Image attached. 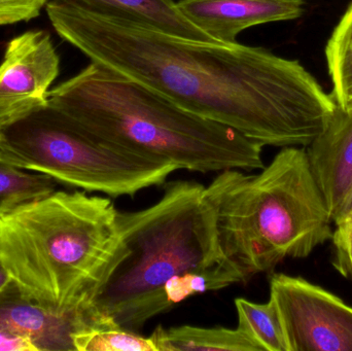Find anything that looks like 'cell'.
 <instances>
[{"instance_id":"6da1fadb","label":"cell","mask_w":352,"mask_h":351,"mask_svg":"<svg viewBox=\"0 0 352 351\" xmlns=\"http://www.w3.org/2000/svg\"><path fill=\"white\" fill-rule=\"evenodd\" d=\"M45 12L91 62L263 146L307 148L338 107L299 61L265 47L175 36L72 0H50Z\"/></svg>"},{"instance_id":"7a4b0ae2","label":"cell","mask_w":352,"mask_h":351,"mask_svg":"<svg viewBox=\"0 0 352 351\" xmlns=\"http://www.w3.org/2000/svg\"><path fill=\"white\" fill-rule=\"evenodd\" d=\"M49 106L89 133L194 172L264 168L263 148L138 80L91 62L50 91Z\"/></svg>"},{"instance_id":"3957f363","label":"cell","mask_w":352,"mask_h":351,"mask_svg":"<svg viewBox=\"0 0 352 351\" xmlns=\"http://www.w3.org/2000/svg\"><path fill=\"white\" fill-rule=\"evenodd\" d=\"M111 200L85 192L51 195L0 216V260L23 296L54 313L90 308L123 256Z\"/></svg>"},{"instance_id":"277c9868","label":"cell","mask_w":352,"mask_h":351,"mask_svg":"<svg viewBox=\"0 0 352 351\" xmlns=\"http://www.w3.org/2000/svg\"><path fill=\"white\" fill-rule=\"evenodd\" d=\"M123 256L91 300L107 327L140 333L173 308L165 286L173 278L231 264L217 239L214 212L196 181L166 183L160 200L138 212H118Z\"/></svg>"},{"instance_id":"5b68a950","label":"cell","mask_w":352,"mask_h":351,"mask_svg":"<svg viewBox=\"0 0 352 351\" xmlns=\"http://www.w3.org/2000/svg\"><path fill=\"white\" fill-rule=\"evenodd\" d=\"M205 194L221 251L245 282L332 239L334 222L306 148H283L256 174L221 171Z\"/></svg>"},{"instance_id":"8992f818","label":"cell","mask_w":352,"mask_h":351,"mask_svg":"<svg viewBox=\"0 0 352 351\" xmlns=\"http://www.w3.org/2000/svg\"><path fill=\"white\" fill-rule=\"evenodd\" d=\"M0 135V150L16 166L111 197H133L179 170L100 139L49 105L1 128Z\"/></svg>"},{"instance_id":"52a82bcc","label":"cell","mask_w":352,"mask_h":351,"mask_svg":"<svg viewBox=\"0 0 352 351\" xmlns=\"http://www.w3.org/2000/svg\"><path fill=\"white\" fill-rule=\"evenodd\" d=\"M289 351H352V307L302 278H270Z\"/></svg>"},{"instance_id":"ba28073f","label":"cell","mask_w":352,"mask_h":351,"mask_svg":"<svg viewBox=\"0 0 352 351\" xmlns=\"http://www.w3.org/2000/svg\"><path fill=\"white\" fill-rule=\"evenodd\" d=\"M59 72L49 33L26 31L10 41L0 63V129L45 109Z\"/></svg>"},{"instance_id":"9c48e42d","label":"cell","mask_w":352,"mask_h":351,"mask_svg":"<svg viewBox=\"0 0 352 351\" xmlns=\"http://www.w3.org/2000/svg\"><path fill=\"white\" fill-rule=\"evenodd\" d=\"M102 328L92 308L54 313L27 299L14 282L0 293V329L29 338L38 351H76L74 335Z\"/></svg>"},{"instance_id":"30bf717a","label":"cell","mask_w":352,"mask_h":351,"mask_svg":"<svg viewBox=\"0 0 352 351\" xmlns=\"http://www.w3.org/2000/svg\"><path fill=\"white\" fill-rule=\"evenodd\" d=\"M177 5L197 28L226 43L250 27L296 20L305 12L304 0H178Z\"/></svg>"},{"instance_id":"8fae6325","label":"cell","mask_w":352,"mask_h":351,"mask_svg":"<svg viewBox=\"0 0 352 351\" xmlns=\"http://www.w3.org/2000/svg\"><path fill=\"white\" fill-rule=\"evenodd\" d=\"M306 150L335 224L352 192V109L337 107L324 131Z\"/></svg>"},{"instance_id":"7c38bea8","label":"cell","mask_w":352,"mask_h":351,"mask_svg":"<svg viewBox=\"0 0 352 351\" xmlns=\"http://www.w3.org/2000/svg\"><path fill=\"white\" fill-rule=\"evenodd\" d=\"M88 10L153 27L175 36L214 41L180 12L175 0H72Z\"/></svg>"},{"instance_id":"4fadbf2b","label":"cell","mask_w":352,"mask_h":351,"mask_svg":"<svg viewBox=\"0 0 352 351\" xmlns=\"http://www.w3.org/2000/svg\"><path fill=\"white\" fill-rule=\"evenodd\" d=\"M150 338L158 351H261L239 328L160 326Z\"/></svg>"},{"instance_id":"5bb4252c","label":"cell","mask_w":352,"mask_h":351,"mask_svg":"<svg viewBox=\"0 0 352 351\" xmlns=\"http://www.w3.org/2000/svg\"><path fill=\"white\" fill-rule=\"evenodd\" d=\"M55 191L53 179L16 166L0 150V216L43 199Z\"/></svg>"},{"instance_id":"9a60e30c","label":"cell","mask_w":352,"mask_h":351,"mask_svg":"<svg viewBox=\"0 0 352 351\" xmlns=\"http://www.w3.org/2000/svg\"><path fill=\"white\" fill-rule=\"evenodd\" d=\"M238 327L261 351H289L278 309L272 298L254 303L244 298L235 300Z\"/></svg>"},{"instance_id":"2e32d148","label":"cell","mask_w":352,"mask_h":351,"mask_svg":"<svg viewBox=\"0 0 352 351\" xmlns=\"http://www.w3.org/2000/svg\"><path fill=\"white\" fill-rule=\"evenodd\" d=\"M326 58L333 98L339 109L349 111L352 102V3L327 43Z\"/></svg>"},{"instance_id":"e0dca14e","label":"cell","mask_w":352,"mask_h":351,"mask_svg":"<svg viewBox=\"0 0 352 351\" xmlns=\"http://www.w3.org/2000/svg\"><path fill=\"white\" fill-rule=\"evenodd\" d=\"M76 351H158L151 338L121 328H93L74 335Z\"/></svg>"},{"instance_id":"ac0fdd59","label":"cell","mask_w":352,"mask_h":351,"mask_svg":"<svg viewBox=\"0 0 352 351\" xmlns=\"http://www.w3.org/2000/svg\"><path fill=\"white\" fill-rule=\"evenodd\" d=\"M334 225L332 264L343 278H352V210Z\"/></svg>"},{"instance_id":"d6986e66","label":"cell","mask_w":352,"mask_h":351,"mask_svg":"<svg viewBox=\"0 0 352 351\" xmlns=\"http://www.w3.org/2000/svg\"><path fill=\"white\" fill-rule=\"evenodd\" d=\"M49 0H0V26L27 22L38 16Z\"/></svg>"},{"instance_id":"ffe728a7","label":"cell","mask_w":352,"mask_h":351,"mask_svg":"<svg viewBox=\"0 0 352 351\" xmlns=\"http://www.w3.org/2000/svg\"><path fill=\"white\" fill-rule=\"evenodd\" d=\"M0 351H38L29 338L0 329Z\"/></svg>"},{"instance_id":"44dd1931","label":"cell","mask_w":352,"mask_h":351,"mask_svg":"<svg viewBox=\"0 0 352 351\" xmlns=\"http://www.w3.org/2000/svg\"><path fill=\"white\" fill-rule=\"evenodd\" d=\"M12 282V278H10L8 270L4 267L3 263H2L1 260H0V293H1L4 288H8Z\"/></svg>"},{"instance_id":"7402d4cb","label":"cell","mask_w":352,"mask_h":351,"mask_svg":"<svg viewBox=\"0 0 352 351\" xmlns=\"http://www.w3.org/2000/svg\"><path fill=\"white\" fill-rule=\"evenodd\" d=\"M351 210H352V192L351 196H349V200H347L346 203H345L344 208H343L342 214H341V216H344V214H346V212H349Z\"/></svg>"},{"instance_id":"603a6c76","label":"cell","mask_w":352,"mask_h":351,"mask_svg":"<svg viewBox=\"0 0 352 351\" xmlns=\"http://www.w3.org/2000/svg\"><path fill=\"white\" fill-rule=\"evenodd\" d=\"M352 109V102H351V109Z\"/></svg>"},{"instance_id":"cb8c5ba5","label":"cell","mask_w":352,"mask_h":351,"mask_svg":"<svg viewBox=\"0 0 352 351\" xmlns=\"http://www.w3.org/2000/svg\"><path fill=\"white\" fill-rule=\"evenodd\" d=\"M0 137H1V135H0Z\"/></svg>"}]
</instances>
